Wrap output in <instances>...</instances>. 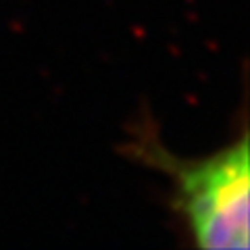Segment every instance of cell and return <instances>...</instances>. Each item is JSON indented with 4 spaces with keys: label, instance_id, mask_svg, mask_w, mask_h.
<instances>
[{
    "label": "cell",
    "instance_id": "1",
    "mask_svg": "<svg viewBox=\"0 0 250 250\" xmlns=\"http://www.w3.org/2000/svg\"><path fill=\"white\" fill-rule=\"evenodd\" d=\"M131 150L173 182V205L194 244L207 250L250 244V148L246 131L238 142L200 161H182L150 131Z\"/></svg>",
    "mask_w": 250,
    "mask_h": 250
}]
</instances>
